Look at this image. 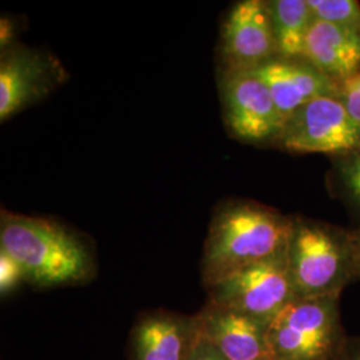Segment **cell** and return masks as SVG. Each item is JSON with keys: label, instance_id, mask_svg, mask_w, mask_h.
Segmentation results:
<instances>
[{"label": "cell", "instance_id": "cell-1", "mask_svg": "<svg viewBox=\"0 0 360 360\" xmlns=\"http://www.w3.org/2000/svg\"><path fill=\"white\" fill-rule=\"evenodd\" d=\"M294 218L250 200L219 207L207 235L202 276L207 288L287 248Z\"/></svg>", "mask_w": 360, "mask_h": 360}, {"label": "cell", "instance_id": "cell-2", "mask_svg": "<svg viewBox=\"0 0 360 360\" xmlns=\"http://www.w3.org/2000/svg\"><path fill=\"white\" fill-rule=\"evenodd\" d=\"M0 250L19 263L26 281L39 287L79 283L92 271L87 245L47 219L3 211Z\"/></svg>", "mask_w": 360, "mask_h": 360}, {"label": "cell", "instance_id": "cell-3", "mask_svg": "<svg viewBox=\"0 0 360 360\" xmlns=\"http://www.w3.org/2000/svg\"><path fill=\"white\" fill-rule=\"evenodd\" d=\"M287 260L296 297L340 296L358 279L351 233L328 223L294 218Z\"/></svg>", "mask_w": 360, "mask_h": 360}, {"label": "cell", "instance_id": "cell-4", "mask_svg": "<svg viewBox=\"0 0 360 360\" xmlns=\"http://www.w3.org/2000/svg\"><path fill=\"white\" fill-rule=\"evenodd\" d=\"M346 339L339 296L296 297L267 326L270 360H335Z\"/></svg>", "mask_w": 360, "mask_h": 360}, {"label": "cell", "instance_id": "cell-5", "mask_svg": "<svg viewBox=\"0 0 360 360\" xmlns=\"http://www.w3.org/2000/svg\"><path fill=\"white\" fill-rule=\"evenodd\" d=\"M208 303L259 321L270 322L296 299L287 248L282 252L236 271L208 287Z\"/></svg>", "mask_w": 360, "mask_h": 360}, {"label": "cell", "instance_id": "cell-6", "mask_svg": "<svg viewBox=\"0 0 360 360\" xmlns=\"http://www.w3.org/2000/svg\"><path fill=\"white\" fill-rule=\"evenodd\" d=\"M275 144L291 153L340 158L360 150V129L339 96H324L287 117Z\"/></svg>", "mask_w": 360, "mask_h": 360}, {"label": "cell", "instance_id": "cell-7", "mask_svg": "<svg viewBox=\"0 0 360 360\" xmlns=\"http://www.w3.org/2000/svg\"><path fill=\"white\" fill-rule=\"evenodd\" d=\"M221 102L227 127L242 142L275 143L283 129L285 120L255 71H224Z\"/></svg>", "mask_w": 360, "mask_h": 360}, {"label": "cell", "instance_id": "cell-8", "mask_svg": "<svg viewBox=\"0 0 360 360\" xmlns=\"http://www.w3.org/2000/svg\"><path fill=\"white\" fill-rule=\"evenodd\" d=\"M278 56L267 1L236 3L227 15L221 32L224 71H254Z\"/></svg>", "mask_w": 360, "mask_h": 360}, {"label": "cell", "instance_id": "cell-9", "mask_svg": "<svg viewBox=\"0 0 360 360\" xmlns=\"http://www.w3.org/2000/svg\"><path fill=\"white\" fill-rule=\"evenodd\" d=\"M63 80V68L50 53L7 49L0 60V120L38 102Z\"/></svg>", "mask_w": 360, "mask_h": 360}, {"label": "cell", "instance_id": "cell-10", "mask_svg": "<svg viewBox=\"0 0 360 360\" xmlns=\"http://www.w3.org/2000/svg\"><path fill=\"white\" fill-rule=\"evenodd\" d=\"M199 334L227 360H270L267 326L231 309L207 304L196 315Z\"/></svg>", "mask_w": 360, "mask_h": 360}, {"label": "cell", "instance_id": "cell-11", "mask_svg": "<svg viewBox=\"0 0 360 360\" xmlns=\"http://www.w3.org/2000/svg\"><path fill=\"white\" fill-rule=\"evenodd\" d=\"M284 120L303 105L324 96H339L340 87L304 59L275 58L257 70Z\"/></svg>", "mask_w": 360, "mask_h": 360}, {"label": "cell", "instance_id": "cell-12", "mask_svg": "<svg viewBox=\"0 0 360 360\" xmlns=\"http://www.w3.org/2000/svg\"><path fill=\"white\" fill-rule=\"evenodd\" d=\"M196 338V316L169 312L148 314L132 330L134 360H188Z\"/></svg>", "mask_w": 360, "mask_h": 360}, {"label": "cell", "instance_id": "cell-13", "mask_svg": "<svg viewBox=\"0 0 360 360\" xmlns=\"http://www.w3.org/2000/svg\"><path fill=\"white\" fill-rule=\"evenodd\" d=\"M302 59L340 84L360 72V32L314 19Z\"/></svg>", "mask_w": 360, "mask_h": 360}, {"label": "cell", "instance_id": "cell-14", "mask_svg": "<svg viewBox=\"0 0 360 360\" xmlns=\"http://www.w3.org/2000/svg\"><path fill=\"white\" fill-rule=\"evenodd\" d=\"M267 6L278 55L284 59H302L309 27L314 22L307 0H271Z\"/></svg>", "mask_w": 360, "mask_h": 360}, {"label": "cell", "instance_id": "cell-15", "mask_svg": "<svg viewBox=\"0 0 360 360\" xmlns=\"http://www.w3.org/2000/svg\"><path fill=\"white\" fill-rule=\"evenodd\" d=\"M314 19L360 32V3L356 0H307Z\"/></svg>", "mask_w": 360, "mask_h": 360}, {"label": "cell", "instance_id": "cell-16", "mask_svg": "<svg viewBox=\"0 0 360 360\" xmlns=\"http://www.w3.org/2000/svg\"><path fill=\"white\" fill-rule=\"evenodd\" d=\"M338 181L348 199L360 208V150L339 158Z\"/></svg>", "mask_w": 360, "mask_h": 360}, {"label": "cell", "instance_id": "cell-17", "mask_svg": "<svg viewBox=\"0 0 360 360\" xmlns=\"http://www.w3.org/2000/svg\"><path fill=\"white\" fill-rule=\"evenodd\" d=\"M23 279H26V276L19 263L13 257H10L6 251L0 250V292L1 295H7Z\"/></svg>", "mask_w": 360, "mask_h": 360}, {"label": "cell", "instance_id": "cell-18", "mask_svg": "<svg viewBox=\"0 0 360 360\" xmlns=\"http://www.w3.org/2000/svg\"><path fill=\"white\" fill-rule=\"evenodd\" d=\"M339 87L342 103L345 104L351 119L360 129V72L342 82Z\"/></svg>", "mask_w": 360, "mask_h": 360}, {"label": "cell", "instance_id": "cell-19", "mask_svg": "<svg viewBox=\"0 0 360 360\" xmlns=\"http://www.w3.org/2000/svg\"><path fill=\"white\" fill-rule=\"evenodd\" d=\"M188 360H227L224 359L215 348L212 347L206 339L199 334L198 328V338L193 343V351L190 354Z\"/></svg>", "mask_w": 360, "mask_h": 360}, {"label": "cell", "instance_id": "cell-20", "mask_svg": "<svg viewBox=\"0 0 360 360\" xmlns=\"http://www.w3.org/2000/svg\"><path fill=\"white\" fill-rule=\"evenodd\" d=\"M335 360H360V336L348 338Z\"/></svg>", "mask_w": 360, "mask_h": 360}, {"label": "cell", "instance_id": "cell-21", "mask_svg": "<svg viewBox=\"0 0 360 360\" xmlns=\"http://www.w3.org/2000/svg\"><path fill=\"white\" fill-rule=\"evenodd\" d=\"M13 37V26L10 22V19L3 18L1 19V27H0V41H1V49L3 51L8 49Z\"/></svg>", "mask_w": 360, "mask_h": 360}, {"label": "cell", "instance_id": "cell-22", "mask_svg": "<svg viewBox=\"0 0 360 360\" xmlns=\"http://www.w3.org/2000/svg\"><path fill=\"white\" fill-rule=\"evenodd\" d=\"M349 233H351V242H352V248H354L356 272H358V278H360V227L355 231H349Z\"/></svg>", "mask_w": 360, "mask_h": 360}]
</instances>
